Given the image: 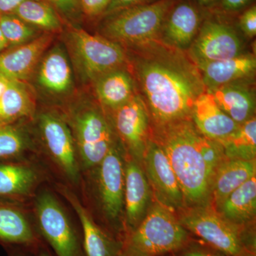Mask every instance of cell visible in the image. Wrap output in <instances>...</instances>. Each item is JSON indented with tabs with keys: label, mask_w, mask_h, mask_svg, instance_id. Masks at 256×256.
Masks as SVG:
<instances>
[{
	"label": "cell",
	"mask_w": 256,
	"mask_h": 256,
	"mask_svg": "<svg viewBox=\"0 0 256 256\" xmlns=\"http://www.w3.org/2000/svg\"><path fill=\"white\" fill-rule=\"evenodd\" d=\"M148 178L160 204L169 210L185 204L182 192L169 160L156 141L148 140L143 159Z\"/></svg>",
	"instance_id": "12"
},
{
	"label": "cell",
	"mask_w": 256,
	"mask_h": 256,
	"mask_svg": "<svg viewBox=\"0 0 256 256\" xmlns=\"http://www.w3.org/2000/svg\"><path fill=\"white\" fill-rule=\"evenodd\" d=\"M53 40L44 34L0 53V75L11 80L21 82L28 78L42 56Z\"/></svg>",
	"instance_id": "14"
},
{
	"label": "cell",
	"mask_w": 256,
	"mask_h": 256,
	"mask_svg": "<svg viewBox=\"0 0 256 256\" xmlns=\"http://www.w3.org/2000/svg\"><path fill=\"white\" fill-rule=\"evenodd\" d=\"M156 142L169 160L185 203L207 206L216 171L226 159L222 144L205 137L188 118L160 126Z\"/></svg>",
	"instance_id": "2"
},
{
	"label": "cell",
	"mask_w": 256,
	"mask_h": 256,
	"mask_svg": "<svg viewBox=\"0 0 256 256\" xmlns=\"http://www.w3.org/2000/svg\"><path fill=\"white\" fill-rule=\"evenodd\" d=\"M37 223L44 238L57 256H79L82 254L78 236L60 202L48 192L37 196Z\"/></svg>",
	"instance_id": "6"
},
{
	"label": "cell",
	"mask_w": 256,
	"mask_h": 256,
	"mask_svg": "<svg viewBox=\"0 0 256 256\" xmlns=\"http://www.w3.org/2000/svg\"><path fill=\"white\" fill-rule=\"evenodd\" d=\"M42 139L52 161L70 181L76 183L80 176V164L75 140L70 128L58 116L44 114L40 116Z\"/></svg>",
	"instance_id": "9"
},
{
	"label": "cell",
	"mask_w": 256,
	"mask_h": 256,
	"mask_svg": "<svg viewBox=\"0 0 256 256\" xmlns=\"http://www.w3.org/2000/svg\"><path fill=\"white\" fill-rule=\"evenodd\" d=\"M98 166L101 208L108 220L116 223L124 210V164L118 146L114 144Z\"/></svg>",
	"instance_id": "11"
},
{
	"label": "cell",
	"mask_w": 256,
	"mask_h": 256,
	"mask_svg": "<svg viewBox=\"0 0 256 256\" xmlns=\"http://www.w3.org/2000/svg\"><path fill=\"white\" fill-rule=\"evenodd\" d=\"M0 244L6 248L38 249L40 240L14 201L0 198Z\"/></svg>",
	"instance_id": "18"
},
{
	"label": "cell",
	"mask_w": 256,
	"mask_h": 256,
	"mask_svg": "<svg viewBox=\"0 0 256 256\" xmlns=\"http://www.w3.org/2000/svg\"><path fill=\"white\" fill-rule=\"evenodd\" d=\"M9 46L8 41L3 34L2 32L1 28H0V53H2L3 50Z\"/></svg>",
	"instance_id": "39"
},
{
	"label": "cell",
	"mask_w": 256,
	"mask_h": 256,
	"mask_svg": "<svg viewBox=\"0 0 256 256\" xmlns=\"http://www.w3.org/2000/svg\"><path fill=\"white\" fill-rule=\"evenodd\" d=\"M180 223L224 254L244 255V246L236 224L208 207H194L183 216Z\"/></svg>",
	"instance_id": "8"
},
{
	"label": "cell",
	"mask_w": 256,
	"mask_h": 256,
	"mask_svg": "<svg viewBox=\"0 0 256 256\" xmlns=\"http://www.w3.org/2000/svg\"><path fill=\"white\" fill-rule=\"evenodd\" d=\"M79 6L88 16H95L105 13L110 0H78Z\"/></svg>",
	"instance_id": "32"
},
{
	"label": "cell",
	"mask_w": 256,
	"mask_h": 256,
	"mask_svg": "<svg viewBox=\"0 0 256 256\" xmlns=\"http://www.w3.org/2000/svg\"><path fill=\"white\" fill-rule=\"evenodd\" d=\"M240 28L246 36L254 37L256 34V8L252 6L240 16Z\"/></svg>",
	"instance_id": "33"
},
{
	"label": "cell",
	"mask_w": 256,
	"mask_h": 256,
	"mask_svg": "<svg viewBox=\"0 0 256 256\" xmlns=\"http://www.w3.org/2000/svg\"><path fill=\"white\" fill-rule=\"evenodd\" d=\"M40 178V173L31 165L18 160L0 161V198L15 202L30 196Z\"/></svg>",
	"instance_id": "20"
},
{
	"label": "cell",
	"mask_w": 256,
	"mask_h": 256,
	"mask_svg": "<svg viewBox=\"0 0 256 256\" xmlns=\"http://www.w3.org/2000/svg\"><path fill=\"white\" fill-rule=\"evenodd\" d=\"M184 256H216L208 252H188Z\"/></svg>",
	"instance_id": "41"
},
{
	"label": "cell",
	"mask_w": 256,
	"mask_h": 256,
	"mask_svg": "<svg viewBox=\"0 0 256 256\" xmlns=\"http://www.w3.org/2000/svg\"><path fill=\"white\" fill-rule=\"evenodd\" d=\"M25 0H0V14H13Z\"/></svg>",
	"instance_id": "36"
},
{
	"label": "cell",
	"mask_w": 256,
	"mask_h": 256,
	"mask_svg": "<svg viewBox=\"0 0 256 256\" xmlns=\"http://www.w3.org/2000/svg\"><path fill=\"white\" fill-rule=\"evenodd\" d=\"M130 75L116 69L97 79L96 92L100 102L110 108L117 109L134 96Z\"/></svg>",
	"instance_id": "26"
},
{
	"label": "cell",
	"mask_w": 256,
	"mask_h": 256,
	"mask_svg": "<svg viewBox=\"0 0 256 256\" xmlns=\"http://www.w3.org/2000/svg\"><path fill=\"white\" fill-rule=\"evenodd\" d=\"M192 116L198 131L218 143L226 139L239 126L220 108L214 96L206 90L195 100Z\"/></svg>",
	"instance_id": "15"
},
{
	"label": "cell",
	"mask_w": 256,
	"mask_h": 256,
	"mask_svg": "<svg viewBox=\"0 0 256 256\" xmlns=\"http://www.w3.org/2000/svg\"><path fill=\"white\" fill-rule=\"evenodd\" d=\"M227 159L255 160L256 156V120L252 117L239 124L226 139L220 143Z\"/></svg>",
	"instance_id": "28"
},
{
	"label": "cell",
	"mask_w": 256,
	"mask_h": 256,
	"mask_svg": "<svg viewBox=\"0 0 256 256\" xmlns=\"http://www.w3.org/2000/svg\"><path fill=\"white\" fill-rule=\"evenodd\" d=\"M156 0H110V4L106 10L105 14L109 15L119 10L138 6V5L146 4L153 2Z\"/></svg>",
	"instance_id": "34"
},
{
	"label": "cell",
	"mask_w": 256,
	"mask_h": 256,
	"mask_svg": "<svg viewBox=\"0 0 256 256\" xmlns=\"http://www.w3.org/2000/svg\"><path fill=\"white\" fill-rule=\"evenodd\" d=\"M205 88L220 86L249 78L254 75L256 60L252 54H240L234 58L210 62L197 67Z\"/></svg>",
	"instance_id": "19"
},
{
	"label": "cell",
	"mask_w": 256,
	"mask_h": 256,
	"mask_svg": "<svg viewBox=\"0 0 256 256\" xmlns=\"http://www.w3.org/2000/svg\"><path fill=\"white\" fill-rule=\"evenodd\" d=\"M174 0H156L108 15L102 26L106 38L136 47L156 41L174 6Z\"/></svg>",
	"instance_id": "4"
},
{
	"label": "cell",
	"mask_w": 256,
	"mask_h": 256,
	"mask_svg": "<svg viewBox=\"0 0 256 256\" xmlns=\"http://www.w3.org/2000/svg\"><path fill=\"white\" fill-rule=\"evenodd\" d=\"M74 128L80 168L89 170L98 166L114 144L107 120L98 110L88 109L76 116Z\"/></svg>",
	"instance_id": "5"
},
{
	"label": "cell",
	"mask_w": 256,
	"mask_h": 256,
	"mask_svg": "<svg viewBox=\"0 0 256 256\" xmlns=\"http://www.w3.org/2000/svg\"><path fill=\"white\" fill-rule=\"evenodd\" d=\"M85 256V255H84V254H82H82H80V256Z\"/></svg>",
	"instance_id": "44"
},
{
	"label": "cell",
	"mask_w": 256,
	"mask_h": 256,
	"mask_svg": "<svg viewBox=\"0 0 256 256\" xmlns=\"http://www.w3.org/2000/svg\"><path fill=\"white\" fill-rule=\"evenodd\" d=\"M8 256H26L20 249H13L12 247H8Z\"/></svg>",
	"instance_id": "40"
},
{
	"label": "cell",
	"mask_w": 256,
	"mask_h": 256,
	"mask_svg": "<svg viewBox=\"0 0 256 256\" xmlns=\"http://www.w3.org/2000/svg\"><path fill=\"white\" fill-rule=\"evenodd\" d=\"M256 174V160L224 159L216 171L212 185V197L217 206Z\"/></svg>",
	"instance_id": "23"
},
{
	"label": "cell",
	"mask_w": 256,
	"mask_h": 256,
	"mask_svg": "<svg viewBox=\"0 0 256 256\" xmlns=\"http://www.w3.org/2000/svg\"><path fill=\"white\" fill-rule=\"evenodd\" d=\"M46 3L53 5L60 12L72 16L78 12L79 3L78 0H45Z\"/></svg>",
	"instance_id": "35"
},
{
	"label": "cell",
	"mask_w": 256,
	"mask_h": 256,
	"mask_svg": "<svg viewBox=\"0 0 256 256\" xmlns=\"http://www.w3.org/2000/svg\"><path fill=\"white\" fill-rule=\"evenodd\" d=\"M222 4L225 9L236 10L245 6L250 0H222Z\"/></svg>",
	"instance_id": "37"
},
{
	"label": "cell",
	"mask_w": 256,
	"mask_h": 256,
	"mask_svg": "<svg viewBox=\"0 0 256 256\" xmlns=\"http://www.w3.org/2000/svg\"><path fill=\"white\" fill-rule=\"evenodd\" d=\"M242 43L228 25L206 22L190 46V57L196 67L242 54Z\"/></svg>",
	"instance_id": "10"
},
{
	"label": "cell",
	"mask_w": 256,
	"mask_h": 256,
	"mask_svg": "<svg viewBox=\"0 0 256 256\" xmlns=\"http://www.w3.org/2000/svg\"><path fill=\"white\" fill-rule=\"evenodd\" d=\"M70 38L82 72L89 78H99L118 69L126 62L124 48L106 37L73 28Z\"/></svg>",
	"instance_id": "7"
},
{
	"label": "cell",
	"mask_w": 256,
	"mask_h": 256,
	"mask_svg": "<svg viewBox=\"0 0 256 256\" xmlns=\"http://www.w3.org/2000/svg\"><path fill=\"white\" fill-rule=\"evenodd\" d=\"M214 0H197L200 4L203 5V6H210L214 2Z\"/></svg>",
	"instance_id": "43"
},
{
	"label": "cell",
	"mask_w": 256,
	"mask_h": 256,
	"mask_svg": "<svg viewBox=\"0 0 256 256\" xmlns=\"http://www.w3.org/2000/svg\"><path fill=\"white\" fill-rule=\"evenodd\" d=\"M114 124L120 137L136 161L142 160L148 140L149 114L146 102L134 95L116 109Z\"/></svg>",
	"instance_id": "13"
},
{
	"label": "cell",
	"mask_w": 256,
	"mask_h": 256,
	"mask_svg": "<svg viewBox=\"0 0 256 256\" xmlns=\"http://www.w3.org/2000/svg\"><path fill=\"white\" fill-rule=\"evenodd\" d=\"M13 14L28 24L46 31H58L62 28L52 5L40 0H25Z\"/></svg>",
	"instance_id": "29"
},
{
	"label": "cell",
	"mask_w": 256,
	"mask_h": 256,
	"mask_svg": "<svg viewBox=\"0 0 256 256\" xmlns=\"http://www.w3.org/2000/svg\"><path fill=\"white\" fill-rule=\"evenodd\" d=\"M229 117L240 124L254 117L256 102L254 92L242 84H226L206 89Z\"/></svg>",
	"instance_id": "22"
},
{
	"label": "cell",
	"mask_w": 256,
	"mask_h": 256,
	"mask_svg": "<svg viewBox=\"0 0 256 256\" xmlns=\"http://www.w3.org/2000/svg\"><path fill=\"white\" fill-rule=\"evenodd\" d=\"M200 26V16L197 10L188 3L173 8L163 26V32L169 46L178 50L191 46Z\"/></svg>",
	"instance_id": "21"
},
{
	"label": "cell",
	"mask_w": 256,
	"mask_h": 256,
	"mask_svg": "<svg viewBox=\"0 0 256 256\" xmlns=\"http://www.w3.org/2000/svg\"><path fill=\"white\" fill-rule=\"evenodd\" d=\"M150 188L136 160L124 164V210L128 227L134 230L146 216L150 202Z\"/></svg>",
	"instance_id": "16"
},
{
	"label": "cell",
	"mask_w": 256,
	"mask_h": 256,
	"mask_svg": "<svg viewBox=\"0 0 256 256\" xmlns=\"http://www.w3.org/2000/svg\"><path fill=\"white\" fill-rule=\"evenodd\" d=\"M28 148V138L20 128L0 124V161H16Z\"/></svg>",
	"instance_id": "30"
},
{
	"label": "cell",
	"mask_w": 256,
	"mask_h": 256,
	"mask_svg": "<svg viewBox=\"0 0 256 256\" xmlns=\"http://www.w3.org/2000/svg\"><path fill=\"white\" fill-rule=\"evenodd\" d=\"M60 191L73 207L80 220L85 256H120L122 244L111 238L94 222L73 192L64 186L60 188Z\"/></svg>",
	"instance_id": "17"
},
{
	"label": "cell",
	"mask_w": 256,
	"mask_h": 256,
	"mask_svg": "<svg viewBox=\"0 0 256 256\" xmlns=\"http://www.w3.org/2000/svg\"><path fill=\"white\" fill-rule=\"evenodd\" d=\"M34 109L32 96L22 82L10 80L0 98V124H12L31 116Z\"/></svg>",
	"instance_id": "27"
},
{
	"label": "cell",
	"mask_w": 256,
	"mask_h": 256,
	"mask_svg": "<svg viewBox=\"0 0 256 256\" xmlns=\"http://www.w3.org/2000/svg\"><path fill=\"white\" fill-rule=\"evenodd\" d=\"M188 233L170 210L156 204L146 212L132 230L120 256H158L178 250L184 245Z\"/></svg>",
	"instance_id": "3"
},
{
	"label": "cell",
	"mask_w": 256,
	"mask_h": 256,
	"mask_svg": "<svg viewBox=\"0 0 256 256\" xmlns=\"http://www.w3.org/2000/svg\"><path fill=\"white\" fill-rule=\"evenodd\" d=\"M38 80L40 85L54 94H64L72 85V72L63 50L56 48L42 60Z\"/></svg>",
	"instance_id": "24"
},
{
	"label": "cell",
	"mask_w": 256,
	"mask_h": 256,
	"mask_svg": "<svg viewBox=\"0 0 256 256\" xmlns=\"http://www.w3.org/2000/svg\"><path fill=\"white\" fill-rule=\"evenodd\" d=\"M52 256V255L50 252H47L46 249L42 248V247L40 246L38 248V256Z\"/></svg>",
	"instance_id": "42"
},
{
	"label": "cell",
	"mask_w": 256,
	"mask_h": 256,
	"mask_svg": "<svg viewBox=\"0 0 256 256\" xmlns=\"http://www.w3.org/2000/svg\"><path fill=\"white\" fill-rule=\"evenodd\" d=\"M134 48L139 52L136 64L138 82L156 124L188 118L195 100L206 89L196 66L178 50L158 41Z\"/></svg>",
	"instance_id": "1"
},
{
	"label": "cell",
	"mask_w": 256,
	"mask_h": 256,
	"mask_svg": "<svg viewBox=\"0 0 256 256\" xmlns=\"http://www.w3.org/2000/svg\"><path fill=\"white\" fill-rule=\"evenodd\" d=\"M10 80L9 79L5 78L3 76L0 75V98L2 96L5 89L8 87Z\"/></svg>",
	"instance_id": "38"
},
{
	"label": "cell",
	"mask_w": 256,
	"mask_h": 256,
	"mask_svg": "<svg viewBox=\"0 0 256 256\" xmlns=\"http://www.w3.org/2000/svg\"><path fill=\"white\" fill-rule=\"evenodd\" d=\"M220 215L230 223L252 220L256 212V178L252 176L234 190L218 206Z\"/></svg>",
	"instance_id": "25"
},
{
	"label": "cell",
	"mask_w": 256,
	"mask_h": 256,
	"mask_svg": "<svg viewBox=\"0 0 256 256\" xmlns=\"http://www.w3.org/2000/svg\"><path fill=\"white\" fill-rule=\"evenodd\" d=\"M0 28L9 45L23 44L34 36L31 25L14 14H0Z\"/></svg>",
	"instance_id": "31"
}]
</instances>
